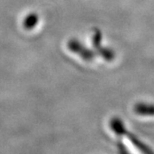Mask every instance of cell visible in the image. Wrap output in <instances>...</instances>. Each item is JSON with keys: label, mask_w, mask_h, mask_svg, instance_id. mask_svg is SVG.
<instances>
[{"label": "cell", "mask_w": 154, "mask_h": 154, "mask_svg": "<svg viewBox=\"0 0 154 154\" xmlns=\"http://www.w3.org/2000/svg\"><path fill=\"white\" fill-rule=\"evenodd\" d=\"M38 22V17L36 15L32 14V15H29L26 19H25V22H24V26L26 28H33Z\"/></svg>", "instance_id": "cell-5"}, {"label": "cell", "mask_w": 154, "mask_h": 154, "mask_svg": "<svg viewBox=\"0 0 154 154\" xmlns=\"http://www.w3.org/2000/svg\"><path fill=\"white\" fill-rule=\"evenodd\" d=\"M100 41H101V34L99 32L95 33L94 37V46L96 47V49L99 51V52H100L101 56L107 60H112L114 58V52L109 49H104L100 46Z\"/></svg>", "instance_id": "cell-2"}, {"label": "cell", "mask_w": 154, "mask_h": 154, "mask_svg": "<svg viewBox=\"0 0 154 154\" xmlns=\"http://www.w3.org/2000/svg\"><path fill=\"white\" fill-rule=\"evenodd\" d=\"M69 47L74 52L78 53L85 60H91L94 57V54L91 51L86 49L81 44L80 42H78L75 39H73V40L69 41Z\"/></svg>", "instance_id": "cell-1"}, {"label": "cell", "mask_w": 154, "mask_h": 154, "mask_svg": "<svg viewBox=\"0 0 154 154\" xmlns=\"http://www.w3.org/2000/svg\"><path fill=\"white\" fill-rule=\"evenodd\" d=\"M134 111L139 115L154 116V105L140 103L134 106Z\"/></svg>", "instance_id": "cell-3"}, {"label": "cell", "mask_w": 154, "mask_h": 154, "mask_svg": "<svg viewBox=\"0 0 154 154\" xmlns=\"http://www.w3.org/2000/svg\"><path fill=\"white\" fill-rule=\"evenodd\" d=\"M110 126L112 128V129H113L116 134H123L124 133L126 132L125 128H124V125H123L122 122L120 119H118V118H114V119H112L111 122H110Z\"/></svg>", "instance_id": "cell-4"}]
</instances>
